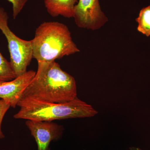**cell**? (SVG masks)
I'll list each match as a JSON object with an SVG mask.
<instances>
[{"label":"cell","instance_id":"1","mask_svg":"<svg viewBox=\"0 0 150 150\" xmlns=\"http://www.w3.org/2000/svg\"><path fill=\"white\" fill-rule=\"evenodd\" d=\"M76 81L55 61L38 63L37 72L23 93L21 98L62 103L76 98Z\"/></svg>","mask_w":150,"mask_h":150},{"label":"cell","instance_id":"2","mask_svg":"<svg viewBox=\"0 0 150 150\" xmlns=\"http://www.w3.org/2000/svg\"><path fill=\"white\" fill-rule=\"evenodd\" d=\"M31 42L33 59L38 63L54 62L80 51L67 25L58 22L41 23Z\"/></svg>","mask_w":150,"mask_h":150},{"label":"cell","instance_id":"3","mask_svg":"<svg viewBox=\"0 0 150 150\" xmlns=\"http://www.w3.org/2000/svg\"><path fill=\"white\" fill-rule=\"evenodd\" d=\"M17 106L16 119L40 121H53L73 118H89L98 113L90 105L77 97L69 102L55 103L30 98H21Z\"/></svg>","mask_w":150,"mask_h":150},{"label":"cell","instance_id":"4","mask_svg":"<svg viewBox=\"0 0 150 150\" xmlns=\"http://www.w3.org/2000/svg\"><path fill=\"white\" fill-rule=\"evenodd\" d=\"M7 13L0 6V30L7 40L10 62L17 77L27 71L28 67L33 59L32 42L16 36L9 27Z\"/></svg>","mask_w":150,"mask_h":150},{"label":"cell","instance_id":"5","mask_svg":"<svg viewBox=\"0 0 150 150\" xmlns=\"http://www.w3.org/2000/svg\"><path fill=\"white\" fill-rule=\"evenodd\" d=\"M74 18L78 27L91 30L99 29L108 21L101 10L99 0H79Z\"/></svg>","mask_w":150,"mask_h":150},{"label":"cell","instance_id":"6","mask_svg":"<svg viewBox=\"0 0 150 150\" xmlns=\"http://www.w3.org/2000/svg\"><path fill=\"white\" fill-rule=\"evenodd\" d=\"M25 124L35 139L37 150H50L51 142L60 139L64 133V127L53 121L28 120Z\"/></svg>","mask_w":150,"mask_h":150},{"label":"cell","instance_id":"7","mask_svg":"<svg viewBox=\"0 0 150 150\" xmlns=\"http://www.w3.org/2000/svg\"><path fill=\"white\" fill-rule=\"evenodd\" d=\"M35 74V71L30 70L12 80L0 81V98L9 103L11 107L15 108Z\"/></svg>","mask_w":150,"mask_h":150},{"label":"cell","instance_id":"8","mask_svg":"<svg viewBox=\"0 0 150 150\" xmlns=\"http://www.w3.org/2000/svg\"><path fill=\"white\" fill-rule=\"evenodd\" d=\"M48 14L53 17L59 16L67 18L74 16L75 8L78 0H44Z\"/></svg>","mask_w":150,"mask_h":150},{"label":"cell","instance_id":"9","mask_svg":"<svg viewBox=\"0 0 150 150\" xmlns=\"http://www.w3.org/2000/svg\"><path fill=\"white\" fill-rule=\"evenodd\" d=\"M138 23L137 30L147 37L150 36V6L140 11L139 16L136 19Z\"/></svg>","mask_w":150,"mask_h":150},{"label":"cell","instance_id":"10","mask_svg":"<svg viewBox=\"0 0 150 150\" xmlns=\"http://www.w3.org/2000/svg\"><path fill=\"white\" fill-rule=\"evenodd\" d=\"M16 78L15 74L8 62L0 52V81L12 80Z\"/></svg>","mask_w":150,"mask_h":150},{"label":"cell","instance_id":"11","mask_svg":"<svg viewBox=\"0 0 150 150\" xmlns=\"http://www.w3.org/2000/svg\"><path fill=\"white\" fill-rule=\"evenodd\" d=\"M12 5L13 17L14 19L16 18L21 12L28 0H7Z\"/></svg>","mask_w":150,"mask_h":150},{"label":"cell","instance_id":"12","mask_svg":"<svg viewBox=\"0 0 150 150\" xmlns=\"http://www.w3.org/2000/svg\"><path fill=\"white\" fill-rule=\"evenodd\" d=\"M11 105L3 99H0V139L5 138V136L2 130V123L6 113L9 109Z\"/></svg>","mask_w":150,"mask_h":150},{"label":"cell","instance_id":"13","mask_svg":"<svg viewBox=\"0 0 150 150\" xmlns=\"http://www.w3.org/2000/svg\"><path fill=\"white\" fill-rule=\"evenodd\" d=\"M129 150H144L140 149L139 148L135 147H131L129 148Z\"/></svg>","mask_w":150,"mask_h":150},{"label":"cell","instance_id":"14","mask_svg":"<svg viewBox=\"0 0 150 150\" xmlns=\"http://www.w3.org/2000/svg\"></svg>","mask_w":150,"mask_h":150}]
</instances>
